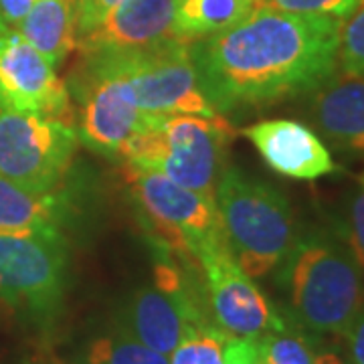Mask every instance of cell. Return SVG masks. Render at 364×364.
I'll use <instances>...</instances> for the list:
<instances>
[{"instance_id": "9", "label": "cell", "mask_w": 364, "mask_h": 364, "mask_svg": "<svg viewBox=\"0 0 364 364\" xmlns=\"http://www.w3.org/2000/svg\"><path fill=\"white\" fill-rule=\"evenodd\" d=\"M107 55L126 73L148 122L178 114H219L200 90L188 43L168 39L156 47Z\"/></svg>"}, {"instance_id": "8", "label": "cell", "mask_w": 364, "mask_h": 364, "mask_svg": "<svg viewBox=\"0 0 364 364\" xmlns=\"http://www.w3.org/2000/svg\"><path fill=\"white\" fill-rule=\"evenodd\" d=\"M77 144L65 119L0 112V176L35 193H57Z\"/></svg>"}, {"instance_id": "1", "label": "cell", "mask_w": 364, "mask_h": 364, "mask_svg": "<svg viewBox=\"0 0 364 364\" xmlns=\"http://www.w3.org/2000/svg\"><path fill=\"white\" fill-rule=\"evenodd\" d=\"M342 21L257 6L247 18L188 45L196 77L219 114L312 93L338 67Z\"/></svg>"}, {"instance_id": "13", "label": "cell", "mask_w": 364, "mask_h": 364, "mask_svg": "<svg viewBox=\"0 0 364 364\" xmlns=\"http://www.w3.org/2000/svg\"><path fill=\"white\" fill-rule=\"evenodd\" d=\"M243 134L263 162L282 176L316 181L338 170L322 138L299 122L263 119L245 128Z\"/></svg>"}, {"instance_id": "5", "label": "cell", "mask_w": 364, "mask_h": 364, "mask_svg": "<svg viewBox=\"0 0 364 364\" xmlns=\"http://www.w3.org/2000/svg\"><path fill=\"white\" fill-rule=\"evenodd\" d=\"M122 172L160 247L198 263V251L225 239L215 198L170 181L158 170L124 162Z\"/></svg>"}, {"instance_id": "25", "label": "cell", "mask_w": 364, "mask_h": 364, "mask_svg": "<svg viewBox=\"0 0 364 364\" xmlns=\"http://www.w3.org/2000/svg\"><path fill=\"white\" fill-rule=\"evenodd\" d=\"M124 0H79L73 6L75 14V35L81 37L93 31L107 14L117 9Z\"/></svg>"}, {"instance_id": "30", "label": "cell", "mask_w": 364, "mask_h": 364, "mask_svg": "<svg viewBox=\"0 0 364 364\" xmlns=\"http://www.w3.org/2000/svg\"><path fill=\"white\" fill-rule=\"evenodd\" d=\"M69 2H71V6H75V4H77L79 0H69Z\"/></svg>"}, {"instance_id": "23", "label": "cell", "mask_w": 364, "mask_h": 364, "mask_svg": "<svg viewBox=\"0 0 364 364\" xmlns=\"http://www.w3.org/2000/svg\"><path fill=\"white\" fill-rule=\"evenodd\" d=\"M342 237L364 272V172L356 176L354 191L348 196L342 221Z\"/></svg>"}, {"instance_id": "11", "label": "cell", "mask_w": 364, "mask_h": 364, "mask_svg": "<svg viewBox=\"0 0 364 364\" xmlns=\"http://www.w3.org/2000/svg\"><path fill=\"white\" fill-rule=\"evenodd\" d=\"M196 261L205 275L208 308L223 332L239 338H257L269 330L286 328L253 277L233 259L225 239L198 251Z\"/></svg>"}, {"instance_id": "6", "label": "cell", "mask_w": 364, "mask_h": 364, "mask_svg": "<svg viewBox=\"0 0 364 364\" xmlns=\"http://www.w3.org/2000/svg\"><path fill=\"white\" fill-rule=\"evenodd\" d=\"M67 284L61 231L0 233V301L35 324H51Z\"/></svg>"}, {"instance_id": "12", "label": "cell", "mask_w": 364, "mask_h": 364, "mask_svg": "<svg viewBox=\"0 0 364 364\" xmlns=\"http://www.w3.org/2000/svg\"><path fill=\"white\" fill-rule=\"evenodd\" d=\"M0 112L63 119L69 91L55 65L14 28L0 33Z\"/></svg>"}, {"instance_id": "31", "label": "cell", "mask_w": 364, "mask_h": 364, "mask_svg": "<svg viewBox=\"0 0 364 364\" xmlns=\"http://www.w3.org/2000/svg\"><path fill=\"white\" fill-rule=\"evenodd\" d=\"M2 31H4V28H2V26H0V33H2Z\"/></svg>"}, {"instance_id": "16", "label": "cell", "mask_w": 364, "mask_h": 364, "mask_svg": "<svg viewBox=\"0 0 364 364\" xmlns=\"http://www.w3.org/2000/svg\"><path fill=\"white\" fill-rule=\"evenodd\" d=\"M65 200L57 193H35L0 176V233L59 231Z\"/></svg>"}, {"instance_id": "21", "label": "cell", "mask_w": 364, "mask_h": 364, "mask_svg": "<svg viewBox=\"0 0 364 364\" xmlns=\"http://www.w3.org/2000/svg\"><path fill=\"white\" fill-rule=\"evenodd\" d=\"M255 340L263 364H314L316 358L310 342L287 326L282 330H269Z\"/></svg>"}, {"instance_id": "22", "label": "cell", "mask_w": 364, "mask_h": 364, "mask_svg": "<svg viewBox=\"0 0 364 364\" xmlns=\"http://www.w3.org/2000/svg\"><path fill=\"white\" fill-rule=\"evenodd\" d=\"M338 63L344 75L364 77V0L340 28Z\"/></svg>"}, {"instance_id": "18", "label": "cell", "mask_w": 364, "mask_h": 364, "mask_svg": "<svg viewBox=\"0 0 364 364\" xmlns=\"http://www.w3.org/2000/svg\"><path fill=\"white\" fill-rule=\"evenodd\" d=\"M259 6V0H176L172 37L195 43L239 25Z\"/></svg>"}, {"instance_id": "2", "label": "cell", "mask_w": 364, "mask_h": 364, "mask_svg": "<svg viewBox=\"0 0 364 364\" xmlns=\"http://www.w3.org/2000/svg\"><path fill=\"white\" fill-rule=\"evenodd\" d=\"M279 284L291 318L316 334H344L364 306L363 267L330 231L298 233L279 263Z\"/></svg>"}, {"instance_id": "10", "label": "cell", "mask_w": 364, "mask_h": 364, "mask_svg": "<svg viewBox=\"0 0 364 364\" xmlns=\"http://www.w3.org/2000/svg\"><path fill=\"white\" fill-rule=\"evenodd\" d=\"M208 322L181 267L160 261L154 269V286L136 289L119 308L116 332L170 354L193 326Z\"/></svg>"}, {"instance_id": "4", "label": "cell", "mask_w": 364, "mask_h": 364, "mask_svg": "<svg viewBox=\"0 0 364 364\" xmlns=\"http://www.w3.org/2000/svg\"><path fill=\"white\" fill-rule=\"evenodd\" d=\"M235 130L223 114H178L150 122L122 146L117 158L162 172L170 181L215 198Z\"/></svg>"}, {"instance_id": "32", "label": "cell", "mask_w": 364, "mask_h": 364, "mask_svg": "<svg viewBox=\"0 0 364 364\" xmlns=\"http://www.w3.org/2000/svg\"><path fill=\"white\" fill-rule=\"evenodd\" d=\"M261 364H263V363H261Z\"/></svg>"}, {"instance_id": "27", "label": "cell", "mask_w": 364, "mask_h": 364, "mask_svg": "<svg viewBox=\"0 0 364 364\" xmlns=\"http://www.w3.org/2000/svg\"><path fill=\"white\" fill-rule=\"evenodd\" d=\"M342 336H346L352 364H364V306Z\"/></svg>"}, {"instance_id": "15", "label": "cell", "mask_w": 364, "mask_h": 364, "mask_svg": "<svg viewBox=\"0 0 364 364\" xmlns=\"http://www.w3.org/2000/svg\"><path fill=\"white\" fill-rule=\"evenodd\" d=\"M308 119L344 156L364 160V77H330L312 91Z\"/></svg>"}, {"instance_id": "3", "label": "cell", "mask_w": 364, "mask_h": 364, "mask_svg": "<svg viewBox=\"0 0 364 364\" xmlns=\"http://www.w3.org/2000/svg\"><path fill=\"white\" fill-rule=\"evenodd\" d=\"M215 205L227 247L249 277L279 267L298 239L294 210L279 188L227 166Z\"/></svg>"}, {"instance_id": "24", "label": "cell", "mask_w": 364, "mask_h": 364, "mask_svg": "<svg viewBox=\"0 0 364 364\" xmlns=\"http://www.w3.org/2000/svg\"><path fill=\"white\" fill-rule=\"evenodd\" d=\"M360 0H259V6L284 11L296 14H318V16H334L344 21L354 13Z\"/></svg>"}, {"instance_id": "20", "label": "cell", "mask_w": 364, "mask_h": 364, "mask_svg": "<svg viewBox=\"0 0 364 364\" xmlns=\"http://www.w3.org/2000/svg\"><path fill=\"white\" fill-rule=\"evenodd\" d=\"M87 364H168V354L152 350L138 340L114 332L112 336L91 342Z\"/></svg>"}, {"instance_id": "26", "label": "cell", "mask_w": 364, "mask_h": 364, "mask_svg": "<svg viewBox=\"0 0 364 364\" xmlns=\"http://www.w3.org/2000/svg\"><path fill=\"white\" fill-rule=\"evenodd\" d=\"M225 364H261L257 340L229 336L225 344Z\"/></svg>"}, {"instance_id": "17", "label": "cell", "mask_w": 364, "mask_h": 364, "mask_svg": "<svg viewBox=\"0 0 364 364\" xmlns=\"http://www.w3.org/2000/svg\"><path fill=\"white\" fill-rule=\"evenodd\" d=\"M14 31L39 49L53 65H59L77 49L75 14L69 0H37Z\"/></svg>"}, {"instance_id": "7", "label": "cell", "mask_w": 364, "mask_h": 364, "mask_svg": "<svg viewBox=\"0 0 364 364\" xmlns=\"http://www.w3.org/2000/svg\"><path fill=\"white\" fill-rule=\"evenodd\" d=\"M67 91L77 102V138L93 152L117 158L122 146L150 124L126 73L107 53H83Z\"/></svg>"}, {"instance_id": "29", "label": "cell", "mask_w": 364, "mask_h": 364, "mask_svg": "<svg viewBox=\"0 0 364 364\" xmlns=\"http://www.w3.org/2000/svg\"><path fill=\"white\" fill-rule=\"evenodd\" d=\"M314 364H352L346 363L340 354L336 352H320L316 358H314Z\"/></svg>"}, {"instance_id": "19", "label": "cell", "mask_w": 364, "mask_h": 364, "mask_svg": "<svg viewBox=\"0 0 364 364\" xmlns=\"http://www.w3.org/2000/svg\"><path fill=\"white\" fill-rule=\"evenodd\" d=\"M227 340L229 334L215 322L193 326L168 354V364H225Z\"/></svg>"}, {"instance_id": "28", "label": "cell", "mask_w": 364, "mask_h": 364, "mask_svg": "<svg viewBox=\"0 0 364 364\" xmlns=\"http://www.w3.org/2000/svg\"><path fill=\"white\" fill-rule=\"evenodd\" d=\"M37 0H0V26L16 28Z\"/></svg>"}, {"instance_id": "14", "label": "cell", "mask_w": 364, "mask_h": 364, "mask_svg": "<svg viewBox=\"0 0 364 364\" xmlns=\"http://www.w3.org/2000/svg\"><path fill=\"white\" fill-rule=\"evenodd\" d=\"M176 0H124L93 31L77 37L81 53H124L156 47L172 37Z\"/></svg>"}]
</instances>
